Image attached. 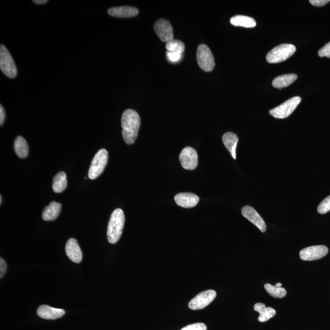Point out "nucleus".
I'll use <instances>...</instances> for the list:
<instances>
[{
  "instance_id": "7ed1b4c3",
  "label": "nucleus",
  "mask_w": 330,
  "mask_h": 330,
  "mask_svg": "<svg viewBox=\"0 0 330 330\" xmlns=\"http://www.w3.org/2000/svg\"><path fill=\"white\" fill-rule=\"evenodd\" d=\"M296 47L292 44H284L274 47L268 52L266 60L269 63H279L289 59L295 54Z\"/></svg>"
},
{
  "instance_id": "2eb2a0df",
  "label": "nucleus",
  "mask_w": 330,
  "mask_h": 330,
  "mask_svg": "<svg viewBox=\"0 0 330 330\" xmlns=\"http://www.w3.org/2000/svg\"><path fill=\"white\" fill-rule=\"evenodd\" d=\"M37 314L42 319L55 320L64 316L65 311L62 309L53 308L48 305H42L39 306L37 310Z\"/></svg>"
},
{
  "instance_id": "412c9836",
  "label": "nucleus",
  "mask_w": 330,
  "mask_h": 330,
  "mask_svg": "<svg viewBox=\"0 0 330 330\" xmlns=\"http://www.w3.org/2000/svg\"><path fill=\"white\" fill-rule=\"evenodd\" d=\"M230 22L232 25L242 26L244 28H254L256 25L254 18L245 15H236L231 18Z\"/></svg>"
},
{
  "instance_id": "9d476101",
  "label": "nucleus",
  "mask_w": 330,
  "mask_h": 330,
  "mask_svg": "<svg viewBox=\"0 0 330 330\" xmlns=\"http://www.w3.org/2000/svg\"><path fill=\"white\" fill-rule=\"evenodd\" d=\"M179 160L185 170H195L198 164V156L196 150L191 147H185L179 155Z\"/></svg>"
},
{
  "instance_id": "a211bd4d",
  "label": "nucleus",
  "mask_w": 330,
  "mask_h": 330,
  "mask_svg": "<svg viewBox=\"0 0 330 330\" xmlns=\"http://www.w3.org/2000/svg\"><path fill=\"white\" fill-rule=\"evenodd\" d=\"M62 210V204L59 202L53 201L42 212V218L45 221L56 220Z\"/></svg>"
},
{
  "instance_id": "4468645a",
  "label": "nucleus",
  "mask_w": 330,
  "mask_h": 330,
  "mask_svg": "<svg viewBox=\"0 0 330 330\" xmlns=\"http://www.w3.org/2000/svg\"><path fill=\"white\" fill-rule=\"evenodd\" d=\"M174 200L179 206L192 208L196 206L199 201V198L191 193H181L176 195Z\"/></svg>"
},
{
  "instance_id": "393cba45",
  "label": "nucleus",
  "mask_w": 330,
  "mask_h": 330,
  "mask_svg": "<svg viewBox=\"0 0 330 330\" xmlns=\"http://www.w3.org/2000/svg\"><path fill=\"white\" fill-rule=\"evenodd\" d=\"M264 287L266 291L274 298H282L287 294L286 290L282 287H278L270 284H266Z\"/></svg>"
},
{
  "instance_id": "0eeeda50",
  "label": "nucleus",
  "mask_w": 330,
  "mask_h": 330,
  "mask_svg": "<svg viewBox=\"0 0 330 330\" xmlns=\"http://www.w3.org/2000/svg\"><path fill=\"white\" fill-rule=\"evenodd\" d=\"M301 100L302 99L300 97H292V98L286 100L283 104L279 105L278 107L270 110L269 113L275 118L284 119L289 117L296 109L298 105L300 104Z\"/></svg>"
},
{
  "instance_id": "f704fd0d",
  "label": "nucleus",
  "mask_w": 330,
  "mask_h": 330,
  "mask_svg": "<svg viewBox=\"0 0 330 330\" xmlns=\"http://www.w3.org/2000/svg\"><path fill=\"white\" fill-rule=\"evenodd\" d=\"M2 197H1V196H0V204H2Z\"/></svg>"
},
{
  "instance_id": "a878e982",
  "label": "nucleus",
  "mask_w": 330,
  "mask_h": 330,
  "mask_svg": "<svg viewBox=\"0 0 330 330\" xmlns=\"http://www.w3.org/2000/svg\"><path fill=\"white\" fill-rule=\"evenodd\" d=\"M330 211V195L322 200L318 207V212L320 214H325Z\"/></svg>"
},
{
  "instance_id": "20e7f679",
  "label": "nucleus",
  "mask_w": 330,
  "mask_h": 330,
  "mask_svg": "<svg viewBox=\"0 0 330 330\" xmlns=\"http://www.w3.org/2000/svg\"><path fill=\"white\" fill-rule=\"evenodd\" d=\"M198 66L205 72H211L215 67L214 57L208 47L205 44H200L198 47L197 54Z\"/></svg>"
},
{
  "instance_id": "1a4fd4ad",
  "label": "nucleus",
  "mask_w": 330,
  "mask_h": 330,
  "mask_svg": "<svg viewBox=\"0 0 330 330\" xmlns=\"http://www.w3.org/2000/svg\"><path fill=\"white\" fill-rule=\"evenodd\" d=\"M329 253V249L324 245H316L304 248L300 251V257L301 260L306 261H311L320 260L325 257Z\"/></svg>"
},
{
  "instance_id": "5701e85b",
  "label": "nucleus",
  "mask_w": 330,
  "mask_h": 330,
  "mask_svg": "<svg viewBox=\"0 0 330 330\" xmlns=\"http://www.w3.org/2000/svg\"><path fill=\"white\" fill-rule=\"evenodd\" d=\"M15 153L18 157L25 158L28 156L29 149L27 142L23 137L18 136L15 138L14 143Z\"/></svg>"
},
{
  "instance_id": "6ab92c4d",
  "label": "nucleus",
  "mask_w": 330,
  "mask_h": 330,
  "mask_svg": "<svg viewBox=\"0 0 330 330\" xmlns=\"http://www.w3.org/2000/svg\"><path fill=\"white\" fill-rule=\"evenodd\" d=\"M256 311L260 313L258 321L260 322H265L273 318L276 315V311L271 307H266L265 304L262 303H257L254 306Z\"/></svg>"
},
{
  "instance_id": "bb28decb",
  "label": "nucleus",
  "mask_w": 330,
  "mask_h": 330,
  "mask_svg": "<svg viewBox=\"0 0 330 330\" xmlns=\"http://www.w3.org/2000/svg\"><path fill=\"white\" fill-rule=\"evenodd\" d=\"M166 57H167L169 62L171 63H176L181 60L182 54H179V53L171 52L167 51L166 53Z\"/></svg>"
},
{
  "instance_id": "ddd939ff",
  "label": "nucleus",
  "mask_w": 330,
  "mask_h": 330,
  "mask_svg": "<svg viewBox=\"0 0 330 330\" xmlns=\"http://www.w3.org/2000/svg\"><path fill=\"white\" fill-rule=\"evenodd\" d=\"M66 253L68 258L73 263L78 264L82 261V252L75 239L71 238L68 240L66 245Z\"/></svg>"
},
{
  "instance_id": "c756f323",
  "label": "nucleus",
  "mask_w": 330,
  "mask_h": 330,
  "mask_svg": "<svg viewBox=\"0 0 330 330\" xmlns=\"http://www.w3.org/2000/svg\"><path fill=\"white\" fill-rule=\"evenodd\" d=\"M7 265L3 259H0V278L4 276L6 271Z\"/></svg>"
},
{
  "instance_id": "f8f14e48",
  "label": "nucleus",
  "mask_w": 330,
  "mask_h": 330,
  "mask_svg": "<svg viewBox=\"0 0 330 330\" xmlns=\"http://www.w3.org/2000/svg\"><path fill=\"white\" fill-rule=\"evenodd\" d=\"M242 214L248 220H249L262 232H265L266 226L265 221L261 215L256 212L254 208L246 205L242 208Z\"/></svg>"
},
{
  "instance_id": "c85d7f7f",
  "label": "nucleus",
  "mask_w": 330,
  "mask_h": 330,
  "mask_svg": "<svg viewBox=\"0 0 330 330\" xmlns=\"http://www.w3.org/2000/svg\"><path fill=\"white\" fill-rule=\"evenodd\" d=\"M318 55L321 58L326 57L330 58V42L319 50Z\"/></svg>"
},
{
  "instance_id": "6e6552de",
  "label": "nucleus",
  "mask_w": 330,
  "mask_h": 330,
  "mask_svg": "<svg viewBox=\"0 0 330 330\" xmlns=\"http://www.w3.org/2000/svg\"><path fill=\"white\" fill-rule=\"evenodd\" d=\"M216 296V293L215 290H205L193 298L189 303V307L192 310H202L210 305Z\"/></svg>"
},
{
  "instance_id": "9b49d317",
  "label": "nucleus",
  "mask_w": 330,
  "mask_h": 330,
  "mask_svg": "<svg viewBox=\"0 0 330 330\" xmlns=\"http://www.w3.org/2000/svg\"><path fill=\"white\" fill-rule=\"evenodd\" d=\"M154 30L155 33L162 42H168L174 39V32L172 25L168 20L160 19L155 23Z\"/></svg>"
},
{
  "instance_id": "cd10ccee",
  "label": "nucleus",
  "mask_w": 330,
  "mask_h": 330,
  "mask_svg": "<svg viewBox=\"0 0 330 330\" xmlns=\"http://www.w3.org/2000/svg\"><path fill=\"white\" fill-rule=\"evenodd\" d=\"M181 330H207V326L203 323H196L185 327Z\"/></svg>"
},
{
  "instance_id": "2f4dec72",
  "label": "nucleus",
  "mask_w": 330,
  "mask_h": 330,
  "mask_svg": "<svg viewBox=\"0 0 330 330\" xmlns=\"http://www.w3.org/2000/svg\"><path fill=\"white\" fill-rule=\"evenodd\" d=\"M5 117H6V114H5L3 107L1 105V106H0V124H1V126L4 123Z\"/></svg>"
},
{
  "instance_id": "b1692460",
  "label": "nucleus",
  "mask_w": 330,
  "mask_h": 330,
  "mask_svg": "<svg viewBox=\"0 0 330 330\" xmlns=\"http://www.w3.org/2000/svg\"><path fill=\"white\" fill-rule=\"evenodd\" d=\"M185 44L184 42L178 40V39H173V40L169 41L166 44V49L167 51L171 52L179 53V54H183L185 50Z\"/></svg>"
},
{
  "instance_id": "f03ea898",
  "label": "nucleus",
  "mask_w": 330,
  "mask_h": 330,
  "mask_svg": "<svg viewBox=\"0 0 330 330\" xmlns=\"http://www.w3.org/2000/svg\"><path fill=\"white\" fill-rule=\"evenodd\" d=\"M124 224L125 215L123 210L116 208L111 215L108 225L107 238L110 244H115L120 240L122 236Z\"/></svg>"
},
{
  "instance_id": "473e14b6",
  "label": "nucleus",
  "mask_w": 330,
  "mask_h": 330,
  "mask_svg": "<svg viewBox=\"0 0 330 330\" xmlns=\"http://www.w3.org/2000/svg\"><path fill=\"white\" fill-rule=\"evenodd\" d=\"M33 2L36 4H42L46 3V2H48V1H47V0H33Z\"/></svg>"
},
{
  "instance_id": "72a5a7b5",
  "label": "nucleus",
  "mask_w": 330,
  "mask_h": 330,
  "mask_svg": "<svg viewBox=\"0 0 330 330\" xmlns=\"http://www.w3.org/2000/svg\"><path fill=\"white\" fill-rule=\"evenodd\" d=\"M275 286H276V287H280L282 286V284H281V283H280V282H278V283H277V284L275 285Z\"/></svg>"
},
{
  "instance_id": "423d86ee",
  "label": "nucleus",
  "mask_w": 330,
  "mask_h": 330,
  "mask_svg": "<svg viewBox=\"0 0 330 330\" xmlns=\"http://www.w3.org/2000/svg\"><path fill=\"white\" fill-rule=\"evenodd\" d=\"M0 68L7 77L15 78L17 74L16 66L11 55L3 45L0 47Z\"/></svg>"
},
{
  "instance_id": "dca6fc26",
  "label": "nucleus",
  "mask_w": 330,
  "mask_h": 330,
  "mask_svg": "<svg viewBox=\"0 0 330 330\" xmlns=\"http://www.w3.org/2000/svg\"><path fill=\"white\" fill-rule=\"evenodd\" d=\"M139 10L132 6L112 7L108 10V14L116 17H132L138 14Z\"/></svg>"
},
{
  "instance_id": "4be33fe9",
  "label": "nucleus",
  "mask_w": 330,
  "mask_h": 330,
  "mask_svg": "<svg viewBox=\"0 0 330 330\" xmlns=\"http://www.w3.org/2000/svg\"><path fill=\"white\" fill-rule=\"evenodd\" d=\"M67 186V177L65 172L61 171L58 173L53 181L52 188L54 192L57 194L62 193L66 189Z\"/></svg>"
},
{
  "instance_id": "f3484780",
  "label": "nucleus",
  "mask_w": 330,
  "mask_h": 330,
  "mask_svg": "<svg viewBox=\"0 0 330 330\" xmlns=\"http://www.w3.org/2000/svg\"><path fill=\"white\" fill-rule=\"evenodd\" d=\"M223 142L230 152L231 156L234 160L236 159V147L237 143H238L239 138L236 134L232 133V132H227L223 136L222 138Z\"/></svg>"
},
{
  "instance_id": "39448f33",
  "label": "nucleus",
  "mask_w": 330,
  "mask_h": 330,
  "mask_svg": "<svg viewBox=\"0 0 330 330\" xmlns=\"http://www.w3.org/2000/svg\"><path fill=\"white\" fill-rule=\"evenodd\" d=\"M108 159V153L105 149H100L92 160L88 172L89 179L94 180L104 171L106 167Z\"/></svg>"
},
{
  "instance_id": "aec40b11",
  "label": "nucleus",
  "mask_w": 330,
  "mask_h": 330,
  "mask_svg": "<svg viewBox=\"0 0 330 330\" xmlns=\"http://www.w3.org/2000/svg\"><path fill=\"white\" fill-rule=\"evenodd\" d=\"M297 79V75L294 73L278 76L273 80L272 85L274 88L278 89L286 88L295 82Z\"/></svg>"
},
{
  "instance_id": "7c9ffc66",
  "label": "nucleus",
  "mask_w": 330,
  "mask_h": 330,
  "mask_svg": "<svg viewBox=\"0 0 330 330\" xmlns=\"http://www.w3.org/2000/svg\"><path fill=\"white\" fill-rule=\"evenodd\" d=\"M330 1V0H310V2L313 6L321 7L325 6Z\"/></svg>"
},
{
  "instance_id": "f257e3e1",
  "label": "nucleus",
  "mask_w": 330,
  "mask_h": 330,
  "mask_svg": "<svg viewBox=\"0 0 330 330\" xmlns=\"http://www.w3.org/2000/svg\"><path fill=\"white\" fill-rule=\"evenodd\" d=\"M141 120L138 113L131 109L124 111L121 118L123 136L128 144H133L138 136Z\"/></svg>"
}]
</instances>
